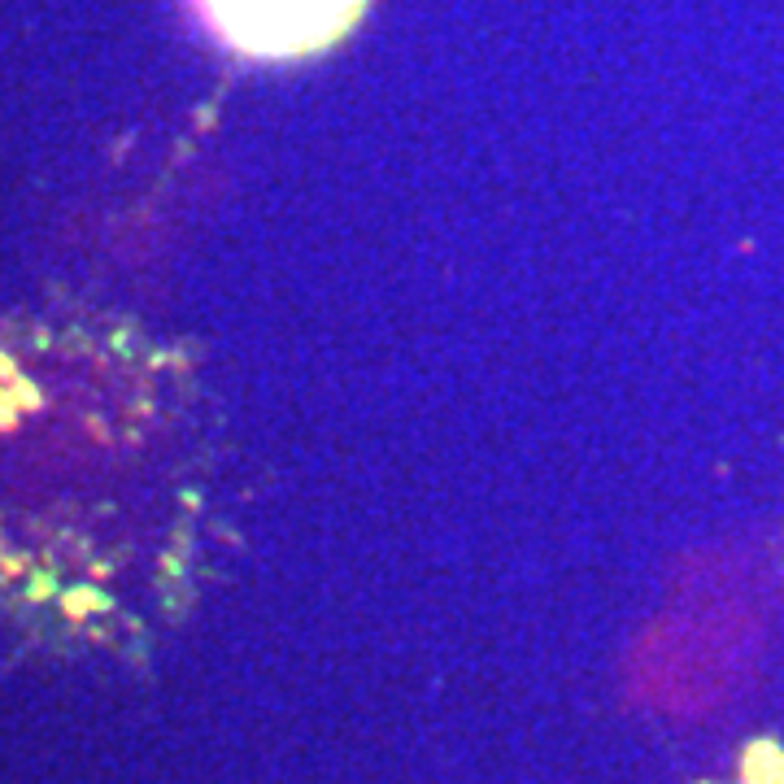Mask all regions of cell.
I'll use <instances>...</instances> for the list:
<instances>
[{"label": "cell", "instance_id": "obj_1", "mask_svg": "<svg viewBox=\"0 0 784 784\" xmlns=\"http://www.w3.org/2000/svg\"><path fill=\"white\" fill-rule=\"evenodd\" d=\"M196 9L235 52L279 62L336 44L362 18L366 0H196Z\"/></svg>", "mask_w": 784, "mask_h": 784}]
</instances>
